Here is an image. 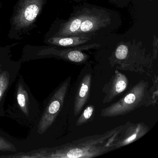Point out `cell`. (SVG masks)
Wrapping results in <instances>:
<instances>
[{
    "mask_svg": "<svg viewBox=\"0 0 158 158\" xmlns=\"http://www.w3.org/2000/svg\"><path fill=\"white\" fill-rule=\"evenodd\" d=\"M45 0H21L13 18V25L16 30H23L34 23L42 9Z\"/></svg>",
    "mask_w": 158,
    "mask_h": 158,
    "instance_id": "obj_4",
    "label": "cell"
},
{
    "mask_svg": "<svg viewBox=\"0 0 158 158\" xmlns=\"http://www.w3.org/2000/svg\"><path fill=\"white\" fill-rule=\"evenodd\" d=\"M95 107L92 104L88 105L82 111L81 115L77 120L76 125L81 126L92 122L95 114Z\"/></svg>",
    "mask_w": 158,
    "mask_h": 158,
    "instance_id": "obj_9",
    "label": "cell"
},
{
    "mask_svg": "<svg viewBox=\"0 0 158 158\" xmlns=\"http://www.w3.org/2000/svg\"><path fill=\"white\" fill-rule=\"evenodd\" d=\"M158 77H156L153 80V84L150 89H148L149 100L147 107L155 106L158 102Z\"/></svg>",
    "mask_w": 158,
    "mask_h": 158,
    "instance_id": "obj_10",
    "label": "cell"
},
{
    "mask_svg": "<svg viewBox=\"0 0 158 158\" xmlns=\"http://www.w3.org/2000/svg\"><path fill=\"white\" fill-rule=\"evenodd\" d=\"M10 75L7 71L0 73V102L10 85Z\"/></svg>",
    "mask_w": 158,
    "mask_h": 158,
    "instance_id": "obj_11",
    "label": "cell"
},
{
    "mask_svg": "<svg viewBox=\"0 0 158 158\" xmlns=\"http://www.w3.org/2000/svg\"><path fill=\"white\" fill-rule=\"evenodd\" d=\"M128 85L129 80L127 77L118 70H115L114 74L102 88V92L104 94L103 103L112 101L126 91Z\"/></svg>",
    "mask_w": 158,
    "mask_h": 158,
    "instance_id": "obj_7",
    "label": "cell"
},
{
    "mask_svg": "<svg viewBox=\"0 0 158 158\" xmlns=\"http://www.w3.org/2000/svg\"><path fill=\"white\" fill-rule=\"evenodd\" d=\"M66 57L69 61L75 63L83 62L86 59V57L85 54L81 52L76 50L68 52Z\"/></svg>",
    "mask_w": 158,
    "mask_h": 158,
    "instance_id": "obj_13",
    "label": "cell"
},
{
    "mask_svg": "<svg viewBox=\"0 0 158 158\" xmlns=\"http://www.w3.org/2000/svg\"><path fill=\"white\" fill-rule=\"evenodd\" d=\"M128 51V48L125 45H120L115 51V58L118 61L123 60L126 57Z\"/></svg>",
    "mask_w": 158,
    "mask_h": 158,
    "instance_id": "obj_16",
    "label": "cell"
},
{
    "mask_svg": "<svg viewBox=\"0 0 158 158\" xmlns=\"http://www.w3.org/2000/svg\"><path fill=\"white\" fill-rule=\"evenodd\" d=\"M123 125L102 134L84 137L55 147L47 151L45 158H94L114 150V145Z\"/></svg>",
    "mask_w": 158,
    "mask_h": 158,
    "instance_id": "obj_1",
    "label": "cell"
},
{
    "mask_svg": "<svg viewBox=\"0 0 158 158\" xmlns=\"http://www.w3.org/2000/svg\"><path fill=\"white\" fill-rule=\"evenodd\" d=\"M71 81V77H68L52 94L39 123V131L41 134L52 125L61 110Z\"/></svg>",
    "mask_w": 158,
    "mask_h": 158,
    "instance_id": "obj_3",
    "label": "cell"
},
{
    "mask_svg": "<svg viewBox=\"0 0 158 158\" xmlns=\"http://www.w3.org/2000/svg\"><path fill=\"white\" fill-rule=\"evenodd\" d=\"M93 27L92 22L89 20H86L82 23L80 26V29L83 32H88L92 29Z\"/></svg>",
    "mask_w": 158,
    "mask_h": 158,
    "instance_id": "obj_17",
    "label": "cell"
},
{
    "mask_svg": "<svg viewBox=\"0 0 158 158\" xmlns=\"http://www.w3.org/2000/svg\"><path fill=\"white\" fill-rule=\"evenodd\" d=\"M80 73L74 101L73 113L75 116L80 114L83 110L84 106L89 99L91 91L92 71L88 68H85Z\"/></svg>",
    "mask_w": 158,
    "mask_h": 158,
    "instance_id": "obj_5",
    "label": "cell"
},
{
    "mask_svg": "<svg viewBox=\"0 0 158 158\" xmlns=\"http://www.w3.org/2000/svg\"><path fill=\"white\" fill-rule=\"evenodd\" d=\"M17 101L20 108L25 114H28V96L23 84L18 85L17 91Z\"/></svg>",
    "mask_w": 158,
    "mask_h": 158,
    "instance_id": "obj_8",
    "label": "cell"
},
{
    "mask_svg": "<svg viewBox=\"0 0 158 158\" xmlns=\"http://www.w3.org/2000/svg\"><path fill=\"white\" fill-rule=\"evenodd\" d=\"M0 151H16L13 144L0 136Z\"/></svg>",
    "mask_w": 158,
    "mask_h": 158,
    "instance_id": "obj_14",
    "label": "cell"
},
{
    "mask_svg": "<svg viewBox=\"0 0 158 158\" xmlns=\"http://www.w3.org/2000/svg\"><path fill=\"white\" fill-rule=\"evenodd\" d=\"M49 42L54 45H60L61 46H71L76 45L81 43V40L77 39V38H55L51 39L49 40Z\"/></svg>",
    "mask_w": 158,
    "mask_h": 158,
    "instance_id": "obj_12",
    "label": "cell"
},
{
    "mask_svg": "<svg viewBox=\"0 0 158 158\" xmlns=\"http://www.w3.org/2000/svg\"><path fill=\"white\" fill-rule=\"evenodd\" d=\"M149 83L141 80L135 84L118 101L102 109L100 115L115 117L126 115L138 108L147 107L149 100Z\"/></svg>",
    "mask_w": 158,
    "mask_h": 158,
    "instance_id": "obj_2",
    "label": "cell"
},
{
    "mask_svg": "<svg viewBox=\"0 0 158 158\" xmlns=\"http://www.w3.org/2000/svg\"><path fill=\"white\" fill-rule=\"evenodd\" d=\"M149 130V127L144 122L134 123L127 121L114 143V150L129 145L144 136Z\"/></svg>",
    "mask_w": 158,
    "mask_h": 158,
    "instance_id": "obj_6",
    "label": "cell"
},
{
    "mask_svg": "<svg viewBox=\"0 0 158 158\" xmlns=\"http://www.w3.org/2000/svg\"><path fill=\"white\" fill-rule=\"evenodd\" d=\"M82 21L80 19H77L73 21L70 25L66 29H64L63 33L65 34L66 33H73L77 31L80 27Z\"/></svg>",
    "mask_w": 158,
    "mask_h": 158,
    "instance_id": "obj_15",
    "label": "cell"
}]
</instances>
